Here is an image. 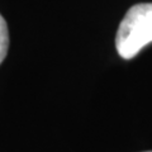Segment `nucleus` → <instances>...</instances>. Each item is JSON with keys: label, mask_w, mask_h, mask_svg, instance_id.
Listing matches in <instances>:
<instances>
[{"label": "nucleus", "mask_w": 152, "mask_h": 152, "mask_svg": "<svg viewBox=\"0 0 152 152\" xmlns=\"http://www.w3.org/2000/svg\"><path fill=\"white\" fill-rule=\"evenodd\" d=\"M152 42V3L136 4L121 22L115 36V47L124 60L133 58Z\"/></svg>", "instance_id": "obj_1"}, {"label": "nucleus", "mask_w": 152, "mask_h": 152, "mask_svg": "<svg viewBox=\"0 0 152 152\" xmlns=\"http://www.w3.org/2000/svg\"><path fill=\"white\" fill-rule=\"evenodd\" d=\"M9 48V32L5 19L0 14V65L7 57Z\"/></svg>", "instance_id": "obj_2"}, {"label": "nucleus", "mask_w": 152, "mask_h": 152, "mask_svg": "<svg viewBox=\"0 0 152 152\" xmlns=\"http://www.w3.org/2000/svg\"><path fill=\"white\" fill-rule=\"evenodd\" d=\"M146 152H152V151H146Z\"/></svg>", "instance_id": "obj_3"}]
</instances>
